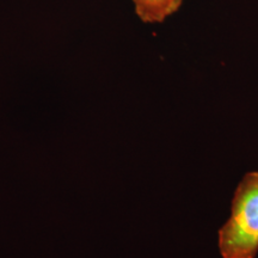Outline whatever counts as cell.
I'll return each instance as SVG.
<instances>
[{"label":"cell","mask_w":258,"mask_h":258,"mask_svg":"<svg viewBox=\"0 0 258 258\" xmlns=\"http://www.w3.org/2000/svg\"><path fill=\"white\" fill-rule=\"evenodd\" d=\"M221 258H256L258 253V170L245 173L234 190L230 217L218 232Z\"/></svg>","instance_id":"6da1fadb"},{"label":"cell","mask_w":258,"mask_h":258,"mask_svg":"<svg viewBox=\"0 0 258 258\" xmlns=\"http://www.w3.org/2000/svg\"><path fill=\"white\" fill-rule=\"evenodd\" d=\"M135 12L145 23H161L178 11L183 0H133Z\"/></svg>","instance_id":"7a4b0ae2"}]
</instances>
